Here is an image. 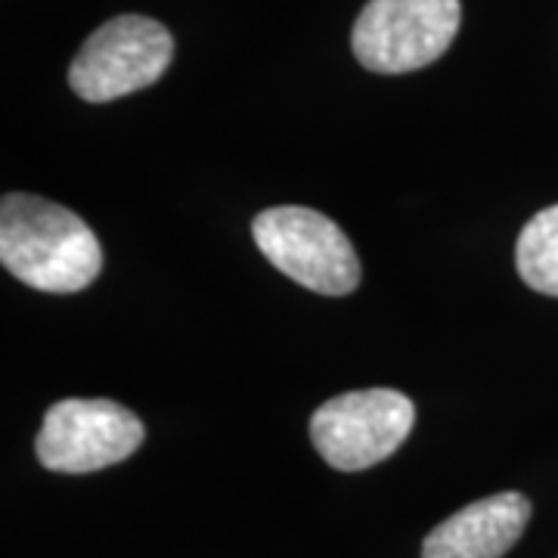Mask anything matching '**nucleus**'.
<instances>
[{
	"instance_id": "obj_4",
	"label": "nucleus",
	"mask_w": 558,
	"mask_h": 558,
	"mask_svg": "<svg viewBox=\"0 0 558 558\" xmlns=\"http://www.w3.org/2000/svg\"><path fill=\"white\" fill-rule=\"evenodd\" d=\"M174 57L171 32L149 16H116L84 40L69 65V84L87 102L137 94L168 72Z\"/></svg>"
},
{
	"instance_id": "obj_1",
	"label": "nucleus",
	"mask_w": 558,
	"mask_h": 558,
	"mask_svg": "<svg viewBox=\"0 0 558 558\" xmlns=\"http://www.w3.org/2000/svg\"><path fill=\"white\" fill-rule=\"evenodd\" d=\"M0 264L38 292L69 295L102 270L94 230L57 202L7 193L0 202Z\"/></svg>"
},
{
	"instance_id": "obj_5",
	"label": "nucleus",
	"mask_w": 558,
	"mask_h": 558,
	"mask_svg": "<svg viewBox=\"0 0 558 558\" xmlns=\"http://www.w3.org/2000/svg\"><path fill=\"white\" fill-rule=\"evenodd\" d=\"M416 407L395 388H366L326 400L311 418L317 453L339 472L379 465L410 438Z\"/></svg>"
},
{
	"instance_id": "obj_2",
	"label": "nucleus",
	"mask_w": 558,
	"mask_h": 558,
	"mask_svg": "<svg viewBox=\"0 0 558 558\" xmlns=\"http://www.w3.org/2000/svg\"><path fill=\"white\" fill-rule=\"evenodd\" d=\"M255 245L299 286L319 295H351L360 286V258L336 220L304 205H277L260 211Z\"/></svg>"
},
{
	"instance_id": "obj_8",
	"label": "nucleus",
	"mask_w": 558,
	"mask_h": 558,
	"mask_svg": "<svg viewBox=\"0 0 558 558\" xmlns=\"http://www.w3.org/2000/svg\"><path fill=\"white\" fill-rule=\"evenodd\" d=\"M519 277L539 292L558 299V205L537 211L515 242Z\"/></svg>"
},
{
	"instance_id": "obj_6",
	"label": "nucleus",
	"mask_w": 558,
	"mask_h": 558,
	"mask_svg": "<svg viewBox=\"0 0 558 558\" xmlns=\"http://www.w3.org/2000/svg\"><path fill=\"white\" fill-rule=\"evenodd\" d=\"M143 438V422L116 400L69 398L47 410L35 453L50 472L87 475L134 457Z\"/></svg>"
},
{
	"instance_id": "obj_3",
	"label": "nucleus",
	"mask_w": 558,
	"mask_h": 558,
	"mask_svg": "<svg viewBox=\"0 0 558 558\" xmlns=\"http://www.w3.org/2000/svg\"><path fill=\"white\" fill-rule=\"evenodd\" d=\"M459 22V0H369L354 22V57L381 75L416 72L447 53Z\"/></svg>"
},
{
	"instance_id": "obj_7",
	"label": "nucleus",
	"mask_w": 558,
	"mask_h": 558,
	"mask_svg": "<svg viewBox=\"0 0 558 558\" xmlns=\"http://www.w3.org/2000/svg\"><path fill=\"white\" fill-rule=\"evenodd\" d=\"M531 499L515 490L453 512L422 543V558H502L531 521Z\"/></svg>"
}]
</instances>
